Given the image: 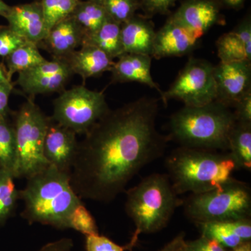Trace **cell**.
<instances>
[{"instance_id": "6da1fadb", "label": "cell", "mask_w": 251, "mask_h": 251, "mask_svg": "<svg viewBox=\"0 0 251 251\" xmlns=\"http://www.w3.org/2000/svg\"><path fill=\"white\" fill-rule=\"evenodd\" d=\"M158 99L144 97L109 110L79 142L70 173L81 199L108 203L142 169L163 156L168 140L156 129Z\"/></svg>"}, {"instance_id": "7a4b0ae2", "label": "cell", "mask_w": 251, "mask_h": 251, "mask_svg": "<svg viewBox=\"0 0 251 251\" xmlns=\"http://www.w3.org/2000/svg\"><path fill=\"white\" fill-rule=\"evenodd\" d=\"M25 187L19 191L24 202L21 213L29 224L50 226L55 228H69V216L82 202L73 189L70 174L49 165L27 179Z\"/></svg>"}, {"instance_id": "3957f363", "label": "cell", "mask_w": 251, "mask_h": 251, "mask_svg": "<svg viewBox=\"0 0 251 251\" xmlns=\"http://www.w3.org/2000/svg\"><path fill=\"white\" fill-rule=\"evenodd\" d=\"M168 176L179 195L207 192L232 179L238 170L229 151L179 147L166 158Z\"/></svg>"}, {"instance_id": "277c9868", "label": "cell", "mask_w": 251, "mask_h": 251, "mask_svg": "<svg viewBox=\"0 0 251 251\" xmlns=\"http://www.w3.org/2000/svg\"><path fill=\"white\" fill-rule=\"evenodd\" d=\"M236 122L233 111L217 100L200 106L184 105L170 118L167 138L180 147L227 151Z\"/></svg>"}, {"instance_id": "5b68a950", "label": "cell", "mask_w": 251, "mask_h": 251, "mask_svg": "<svg viewBox=\"0 0 251 251\" xmlns=\"http://www.w3.org/2000/svg\"><path fill=\"white\" fill-rule=\"evenodd\" d=\"M182 204L168 175L154 173L127 191L125 210L134 223L135 233L140 235L164 229Z\"/></svg>"}, {"instance_id": "8992f818", "label": "cell", "mask_w": 251, "mask_h": 251, "mask_svg": "<svg viewBox=\"0 0 251 251\" xmlns=\"http://www.w3.org/2000/svg\"><path fill=\"white\" fill-rule=\"evenodd\" d=\"M186 216L194 224L251 219V191L249 185L232 178L220 187L191 194L183 201Z\"/></svg>"}, {"instance_id": "52a82bcc", "label": "cell", "mask_w": 251, "mask_h": 251, "mask_svg": "<svg viewBox=\"0 0 251 251\" xmlns=\"http://www.w3.org/2000/svg\"><path fill=\"white\" fill-rule=\"evenodd\" d=\"M50 117L29 99L15 115L17 147L16 179L30 177L49 166L44 154V145Z\"/></svg>"}, {"instance_id": "ba28073f", "label": "cell", "mask_w": 251, "mask_h": 251, "mask_svg": "<svg viewBox=\"0 0 251 251\" xmlns=\"http://www.w3.org/2000/svg\"><path fill=\"white\" fill-rule=\"evenodd\" d=\"M53 105L51 118L76 135H85L110 110L103 92L83 85L63 91Z\"/></svg>"}, {"instance_id": "9c48e42d", "label": "cell", "mask_w": 251, "mask_h": 251, "mask_svg": "<svg viewBox=\"0 0 251 251\" xmlns=\"http://www.w3.org/2000/svg\"><path fill=\"white\" fill-rule=\"evenodd\" d=\"M161 99L167 105L177 99L186 106H200L216 100L214 66L204 59L191 57Z\"/></svg>"}, {"instance_id": "30bf717a", "label": "cell", "mask_w": 251, "mask_h": 251, "mask_svg": "<svg viewBox=\"0 0 251 251\" xmlns=\"http://www.w3.org/2000/svg\"><path fill=\"white\" fill-rule=\"evenodd\" d=\"M74 75L62 59H46L30 69L18 74L16 83L30 96L62 92Z\"/></svg>"}, {"instance_id": "8fae6325", "label": "cell", "mask_w": 251, "mask_h": 251, "mask_svg": "<svg viewBox=\"0 0 251 251\" xmlns=\"http://www.w3.org/2000/svg\"><path fill=\"white\" fill-rule=\"evenodd\" d=\"M216 100L234 108L244 96L251 92V62H221L214 66Z\"/></svg>"}, {"instance_id": "7c38bea8", "label": "cell", "mask_w": 251, "mask_h": 251, "mask_svg": "<svg viewBox=\"0 0 251 251\" xmlns=\"http://www.w3.org/2000/svg\"><path fill=\"white\" fill-rule=\"evenodd\" d=\"M202 37L170 16L156 32L151 57L159 59L186 55L197 47Z\"/></svg>"}, {"instance_id": "4fadbf2b", "label": "cell", "mask_w": 251, "mask_h": 251, "mask_svg": "<svg viewBox=\"0 0 251 251\" xmlns=\"http://www.w3.org/2000/svg\"><path fill=\"white\" fill-rule=\"evenodd\" d=\"M76 135L50 117L44 145V157L50 165L70 174L78 148Z\"/></svg>"}, {"instance_id": "5bb4252c", "label": "cell", "mask_w": 251, "mask_h": 251, "mask_svg": "<svg viewBox=\"0 0 251 251\" xmlns=\"http://www.w3.org/2000/svg\"><path fill=\"white\" fill-rule=\"evenodd\" d=\"M215 0H186L171 17L202 36L216 25L226 23Z\"/></svg>"}, {"instance_id": "9a60e30c", "label": "cell", "mask_w": 251, "mask_h": 251, "mask_svg": "<svg viewBox=\"0 0 251 251\" xmlns=\"http://www.w3.org/2000/svg\"><path fill=\"white\" fill-rule=\"evenodd\" d=\"M9 27L28 42L39 45L48 34L41 1L11 6Z\"/></svg>"}, {"instance_id": "2e32d148", "label": "cell", "mask_w": 251, "mask_h": 251, "mask_svg": "<svg viewBox=\"0 0 251 251\" xmlns=\"http://www.w3.org/2000/svg\"><path fill=\"white\" fill-rule=\"evenodd\" d=\"M85 33L70 16L54 26L38 45L47 50L52 58L62 59L81 47Z\"/></svg>"}, {"instance_id": "e0dca14e", "label": "cell", "mask_w": 251, "mask_h": 251, "mask_svg": "<svg viewBox=\"0 0 251 251\" xmlns=\"http://www.w3.org/2000/svg\"><path fill=\"white\" fill-rule=\"evenodd\" d=\"M151 56L147 54L125 53L115 62L110 72L112 82H137L159 92L163 91L151 75Z\"/></svg>"}, {"instance_id": "ac0fdd59", "label": "cell", "mask_w": 251, "mask_h": 251, "mask_svg": "<svg viewBox=\"0 0 251 251\" xmlns=\"http://www.w3.org/2000/svg\"><path fill=\"white\" fill-rule=\"evenodd\" d=\"M74 74H77L84 80L97 77L110 72L115 62L103 50L91 45H82L80 50L62 58Z\"/></svg>"}, {"instance_id": "d6986e66", "label": "cell", "mask_w": 251, "mask_h": 251, "mask_svg": "<svg viewBox=\"0 0 251 251\" xmlns=\"http://www.w3.org/2000/svg\"><path fill=\"white\" fill-rule=\"evenodd\" d=\"M201 235L215 239L228 249L251 241V219L227 220L196 224Z\"/></svg>"}, {"instance_id": "ffe728a7", "label": "cell", "mask_w": 251, "mask_h": 251, "mask_svg": "<svg viewBox=\"0 0 251 251\" xmlns=\"http://www.w3.org/2000/svg\"><path fill=\"white\" fill-rule=\"evenodd\" d=\"M156 31L148 18L135 15L122 25V43L125 53L151 56Z\"/></svg>"}, {"instance_id": "44dd1931", "label": "cell", "mask_w": 251, "mask_h": 251, "mask_svg": "<svg viewBox=\"0 0 251 251\" xmlns=\"http://www.w3.org/2000/svg\"><path fill=\"white\" fill-rule=\"evenodd\" d=\"M82 45L95 46L112 59H118L125 54L122 43V25L109 18L96 32L84 38Z\"/></svg>"}, {"instance_id": "7402d4cb", "label": "cell", "mask_w": 251, "mask_h": 251, "mask_svg": "<svg viewBox=\"0 0 251 251\" xmlns=\"http://www.w3.org/2000/svg\"><path fill=\"white\" fill-rule=\"evenodd\" d=\"M228 151L238 169L251 170V123L236 122L229 135Z\"/></svg>"}, {"instance_id": "603a6c76", "label": "cell", "mask_w": 251, "mask_h": 251, "mask_svg": "<svg viewBox=\"0 0 251 251\" xmlns=\"http://www.w3.org/2000/svg\"><path fill=\"white\" fill-rule=\"evenodd\" d=\"M71 16L84 31L85 37L96 32L110 18L103 6L92 0H80Z\"/></svg>"}, {"instance_id": "cb8c5ba5", "label": "cell", "mask_w": 251, "mask_h": 251, "mask_svg": "<svg viewBox=\"0 0 251 251\" xmlns=\"http://www.w3.org/2000/svg\"><path fill=\"white\" fill-rule=\"evenodd\" d=\"M5 58L7 67L6 75L10 81L16 73L27 71L46 60L39 52L38 46L28 41Z\"/></svg>"}, {"instance_id": "d4e9b609", "label": "cell", "mask_w": 251, "mask_h": 251, "mask_svg": "<svg viewBox=\"0 0 251 251\" xmlns=\"http://www.w3.org/2000/svg\"><path fill=\"white\" fill-rule=\"evenodd\" d=\"M17 147L14 125L0 117V168L9 172L15 179L17 173Z\"/></svg>"}, {"instance_id": "484cf974", "label": "cell", "mask_w": 251, "mask_h": 251, "mask_svg": "<svg viewBox=\"0 0 251 251\" xmlns=\"http://www.w3.org/2000/svg\"><path fill=\"white\" fill-rule=\"evenodd\" d=\"M218 56L221 62H251V49L233 30L223 34L216 41Z\"/></svg>"}, {"instance_id": "4316f807", "label": "cell", "mask_w": 251, "mask_h": 251, "mask_svg": "<svg viewBox=\"0 0 251 251\" xmlns=\"http://www.w3.org/2000/svg\"><path fill=\"white\" fill-rule=\"evenodd\" d=\"M14 179L11 173L0 168V226L13 215L20 200Z\"/></svg>"}, {"instance_id": "83f0119b", "label": "cell", "mask_w": 251, "mask_h": 251, "mask_svg": "<svg viewBox=\"0 0 251 251\" xmlns=\"http://www.w3.org/2000/svg\"><path fill=\"white\" fill-rule=\"evenodd\" d=\"M48 33L54 26L70 17L80 0H40Z\"/></svg>"}, {"instance_id": "f1b7e54d", "label": "cell", "mask_w": 251, "mask_h": 251, "mask_svg": "<svg viewBox=\"0 0 251 251\" xmlns=\"http://www.w3.org/2000/svg\"><path fill=\"white\" fill-rule=\"evenodd\" d=\"M100 4L108 17L120 25L131 19L140 9V1L137 0H102Z\"/></svg>"}, {"instance_id": "f546056e", "label": "cell", "mask_w": 251, "mask_h": 251, "mask_svg": "<svg viewBox=\"0 0 251 251\" xmlns=\"http://www.w3.org/2000/svg\"><path fill=\"white\" fill-rule=\"evenodd\" d=\"M69 228H72L84 235H95L99 234L98 227L92 214L81 202L74 208L69 216Z\"/></svg>"}, {"instance_id": "4dcf8cb0", "label": "cell", "mask_w": 251, "mask_h": 251, "mask_svg": "<svg viewBox=\"0 0 251 251\" xmlns=\"http://www.w3.org/2000/svg\"><path fill=\"white\" fill-rule=\"evenodd\" d=\"M139 235L133 234L130 242L126 245L120 246L112 242L105 236L99 234L86 237V250L87 251H131L136 246Z\"/></svg>"}, {"instance_id": "1f68e13d", "label": "cell", "mask_w": 251, "mask_h": 251, "mask_svg": "<svg viewBox=\"0 0 251 251\" xmlns=\"http://www.w3.org/2000/svg\"><path fill=\"white\" fill-rule=\"evenodd\" d=\"M26 42L25 39L14 32L9 25L0 26V57L5 58Z\"/></svg>"}, {"instance_id": "d6a6232c", "label": "cell", "mask_w": 251, "mask_h": 251, "mask_svg": "<svg viewBox=\"0 0 251 251\" xmlns=\"http://www.w3.org/2000/svg\"><path fill=\"white\" fill-rule=\"evenodd\" d=\"M177 0H139L140 9L145 17L150 18L156 14H170V9Z\"/></svg>"}, {"instance_id": "836d02e7", "label": "cell", "mask_w": 251, "mask_h": 251, "mask_svg": "<svg viewBox=\"0 0 251 251\" xmlns=\"http://www.w3.org/2000/svg\"><path fill=\"white\" fill-rule=\"evenodd\" d=\"M184 251H229L215 239L201 235L192 241L185 240L183 246Z\"/></svg>"}, {"instance_id": "e575fe53", "label": "cell", "mask_w": 251, "mask_h": 251, "mask_svg": "<svg viewBox=\"0 0 251 251\" xmlns=\"http://www.w3.org/2000/svg\"><path fill=\"white\" fill-rule=\"evenodd\" d=\"M233 108L236 121L251 123V92L239 100Z\"/></svg>"}, {"instance_id": "d590c367", "label": "cell", "mask_w": 251, "mask_h": 251, "mask_svg": "<svg viewBox=\"0 0 251 251\" xmlns=\"http://www.w3.org/2000/svg\"><path fill=\"white\" fill-rule=\"evenodd\" d=\"M14 89L12 82H0V117L8 119L9 114V99Z\"/></svg>"}, {"instance_id": "8d00e7d4", "label": "cell", "mask_w": 251, "mask_h": 251, "mask_svg": "<svg viewBox=\"0 0 251 251\" xmlns=\"http://www.w3.org/2000/svg\"><path fill=\"white\" fill-rule=\"evenodd\" d=\"M74 247L72 239L64 238L56 242L49 243L38 251H71Z\"/></svg>"}, {"instance_id": "74e56055", "label": "cell", "mask_w": 251, "mask_h": 251, "mask_svg": "<svg viewBox=\"0 0 251 251\" xmlns=\"http://www.w3.org/2000/svg\"><path fill=\"white\" fill-rule=\"evenodd\" d=\"M184 242L185 234L181 232L158 251H177L183 247Z\"/></svg>"}, {"instance_id": "f35d334b", "label": "cell", "mask_w": 251, "mask_h": 251, "mask_svg": "<svg viewBox=\"0 0 251 251\" xmlns=\"http://www.w3.org/2000/svg\"><path fill=\"white\" fill-rule=\"evenodd\" d=\"M221 7L239 10L244 6L246 0H215Z\"/></svg>"}, {"instance_id": "ab89813d", "label": "cell", "mask_w": 251, "mask_h": 251, "mask_svg": "<svg viewBox=\"0 0 251 251\" xmlns=\"http://www.w3.org/2000/svg\"><path fill=\"white\" fill-rule=\"evenodd\" d=\"M229 251H251V241L243 242Z\"/></svg>"}, {"instance_id": "60d3db41", "label": "cell", "mask_w": 251, "mask_h": 251, "mask_svg": "<svg viewBox=\"0 0 251 251\" xmlns=\"http://www.w3.org/2000/svg\"><path fill=\"white\" fill-rule=\"evenodd\" d=\"M11 6L6 4L3 0H0V16L4 18L6 17L8 13L9 12Z\"/></svg>"}, {"instance_id": "b9f144b4", "label": "cell", "mask_w": 251, "mask_h": 251, "mask_svg": "<svg viewBox=\"0 0 251 251\" xmlns=\"http://www.w3.org/2000/svg\"><path fill=\"white\" fill-rule=\"evenodd\" d=\"M0 82H6V83L11 82V81L8 78L6 71L1 66H0Z\"/></svg>"}, {"instance_id": "7bdbcfd3", "label": "cell", "mask_w": 251, "mask_h": 251, "mask_svg": "<svg viewBox=\"0 0 251 251\" xmlns=\"http://www.w3.org/2000/svg\"><path fill=\"white\" fill-rule=\"evenodd\" d=\"M92 1H96V2L99 3L100 4L102 0H92ZM137 1H139V0H137Z\"/></svg>"}, {"instance_id": "ee69618b", "label": "cell", "mask_w": 251, "mask_h": 251, "mask_svg": "<svg viewBox=\"0 0 251 251\" xmlns=\"http://www.w3.org/2000/svg\"><path fill=\"white\" fill-rule=\"evenodd\" d=\"M177 251H183V247L181 248V249H179V250H178Z\"/></svg>"}]
</instances>
